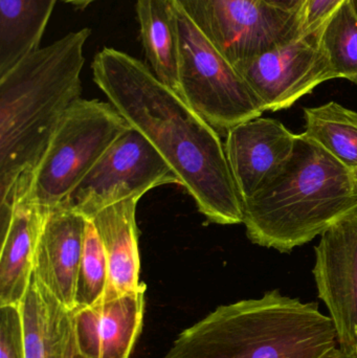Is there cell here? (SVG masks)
Listing matches in <instances>:
<instances>
[{"label":"cell","instance_id":"obj_10","mask_svg":"<svg viewBox=\"0 0 357 358\" xmlns=\"http://www.w3.org/2000/svg\"><path fill=\"white\" fill-rule=\"evenodd\" d=\"M314 277L340 348L357 355V210L321 236Z\"/></svg>","mask_w":357,"mask_h":358},{"label":"cell","instance_id":"obj_23","mask_svg":"<svg viewBox=\"0 0 357 358\" xmlns=\"http://www.w3.org/2000/svg\"><path fill=\"white\" fill-rule=\"evenodd\" d=\"M347 0H308L302 15V34H319L333 13Z\"/></svg>","mask_w":357,"mask_h":358},{"label":"cell","instance_id":"obj_14","mask_svg":"<svg viewBox=\"0 0 357 358\" xmlns=\"http://www.w3.org/2000/svg\"><path fill=\"white\" fill-rule=\"evenodd\" d=\"M140 197L122 200L103 208L92 218L102 241L108 263V285L103 299L115 298L138 292L144 287L140 282V261L136 213Z\"/></svg>","mask_w":357,"mask_h":358},{"label":"cell","instance_id":"obj_25","mask_svg":"<svg viewBox=\"0 0 357 358\" xmlns=\"http://www.w3.org/2000/svg\"><path fill=\"white\" fill-rule=\"evenodd\" d=\"M63 358H87L84 357L81 352H80L79 348H78L77 343H75V336H73V329H71V330H69L68 338H67L66 345H65L64 355Z\"/></svg>","mask_w":357,"mask_h":358},{"label":"cell","instance_id":"obj_5","mask_svg":"<svg viewBox=\"0 0 357 358\" xmlns=\"http://www.w3.org/2000/svg\"><path fill=\"white\" fill-rule=\"evenodd\" d=\"M131 128L110 102L78 100L59 123L22 192L42 208L60 206L105 151Z\"/></svg>","mask_w":357,"mask_h":358},{"label":"cell","instance_id":"obj_21","mask_svg":"<svg viewBox=\"0 0 357 358\" xmlns=\"http://www.w3.org/2000/svg\"><path fill=\"white\" fill-rule=\"evenodd\" d=\"M108 285V263L102 241L92 221L86 227L75 288V307H87L104 298Z\"/></svg>","mask_w":357,"mask_h":358},{"label":"cell","instance_id":"obj_7","mask_svg":"<svg viewBox=\"0 0 357 358\" xmlns=\"http://www.w3.org/2000/svg\"><path fill=\"white\" fill-rule=\"evenodd\" d=\"M236 66L302 34V17L264 0H170Z\"/></svg>","mask_w":357,"mask_h":358},{"label":"cell","instance_id":"obj_19","mask_svg":"<svg viewBox=\"0 0 357 358\" xmlns=\"http://www.w3.org/2000/svg\"><path fill=\"white\" fill-rule=\"evenodd\" d=\"M305 132L349 170L357 168V113L337 102L304 109Z\"/></svg>","mask_w":357,"mask_h":358},{"label":"cell","instance_id":"obj_22","mask_svg":"<svg viewBox=\"0 0 357 358\" xmlns=\"http://www.w3.org/2000/svg\"><path fill=\"white\" fill-rule=\"evenodd\" d=\"M0 358H23L19 306L0 307Z\"/></svg>","mask_w":357,"mask_h":358},{"label":"cell","instance_id":"obj_3","mask_svg":"<svg viewBox=\"0 0 357 358\" xmlns=\"http://www.w3.org/2000/svg\"><path fill=\"white\" fill-rule=\"evenodd\" d=\"M337 344L318 303L276 289L217 307L180 332L163 358H324Z\"/></svg>","mask_w":357,"mask_h":358},{"label":"cell","instance_id":"obj_17","mask_svg":"<svg viewBox=\"0 0 357 358\" xmlns=\"http://www.w3.org/2000/svg\"><path fill=\"white\" fill-rule=\"evenodd\" d=\"M136 14L153 73L180 94V31L175 8L170 0H136Z\"/></svg>","mask_w":357,"mask_h":358},{"label":"cell","instance_id":"obj_18","mask_svg":"<svg viewBox=\"0 0 357 358\" xmlns=\"http://www.w3.org/2000/svg\"><path fill=\"white\" fill-rule=\"evenodd\" d=\"M58 0H0V77L39 48Z\"/></svg>","mask_w":357,"mask_h":358},{"label":"cell","instance_id":"obj_4","mask_svg":"<svg viewBox=\"0 0 357 358\" xmlns=\"http://www.w3.org/2000/svg\"><path fill=\"white\" fill-rule=\"evenodd\" d=\"M356 210L351 170L302 134L278 176L243 201V224L254 244L291 252Z\"/></svg>","mask_w":357,"mask_h":358},{"label":"cell","instance_id":"obj_16","mask_svg":"<svg viewBox=\"0 0 357 358\" xmlns=\"http://www.w3.org/2000/svg\"><path fill=\"white\" fill-rule=\"evenodd\" d=\"M23 358H63L71 330V313L31 277L19 305Z\"/></svg>","mask_w":357,"mask_h":358},{"label":"cell","instance_id":"obj_13","mask_svg":"<svg viewBox=\"0 0 357 358\" xmlns=\"http://www.w3.org/2000/svg\"><path fill=\"white\" fill-rule=\"evenodd\" d=\"M146 288L69 310L73 336L84 357L130 358L143 329Z\"/></svg>","mask_w":357,"mask_h":358},{"label":"cell","instance_id":"obj_29","mask_svg":"<svg viewBox=\"0 0 357 358\" xmlns=\"http://www.w3.org/2000/svg\"><path fill=\"white\" fill-rule=\"evenodd\" d=\"M352 6H354V12H356L357 16V0H351Z\"/></svg>","mask_w":357,"mask_h":358},{"label":"cell","instance_id":"obj_27","mask_svg":"<svg viewBox=\"0 0 357 358\" xmlns=\"http://www.w3.org/2000/svg\"><path fill=\"white\" fill-rule=\"evenodd\" d=\"M65 3L73 4V6H81V8H85L88 4L92 3V2L96 1V0H62Z\"/></svg>","mask_w":357,"mask_h":358},{"label":"cell","instance_id":"obj_15","mask_svg":"<svg viewBox=\"0 0 357 358\" xmlns=\"http://www.w3.org/2000/svg\"><path fill=\"white\" fill-rule=\"evenodd\" d=\"M43 210L19 194L8 221L1 225L0 307L19 306L29 289Z\"/></svg>","mask_w":357,"mask_h":358},{"label":"cell","instance_id":"obj_20","mask_svg":"<svg viewBox=\"0 0 357 358\" xmlns=\"http://www.w3.org/2000/svg\"><path fill=\"white\" fill-rule=\"evenodd\" d=\"M320 43L335 79L357 83V16L351 0L342 4L320 31Z\"/></svg>","mask_w":357,"mask_h":358},{"label":"cell","instance_id":"obj_24","mask_svg":"<svg viewBox=\"0 0 357 358\" xmlns=\"http://www.w3.org/2000/svg\"><path fill=\"white\" fill-rule=\"evenodd\" d=\"M264 1L283 12L299 15L302 17L308 0H264Z\"/></svg>","mask_w":357,"mask_h":358},{"label":"cell","instance_id":"obj_12","mask_svg":"<svg viewBox=\"0 0 357 358\" xmlns=\"http://www.w3.org/2000/svg\"><path fill=\"white\" fill-rule=\"evenodd\" d=\"M88 219L63 206L44 208L33 277L65 308H75V288Z\"/></svg>","mask_w":357,"mask_h":358},{"label":"cell","instance_id":"obj_1","mask_svg":"<svg viewBox=\"0 0 357 358\" xmlns=\"http://www.w3.org/2000/svg\"><path fill=\"white\" fill-rule=\"evenodd\" d=\"M109 102L140 131L209 222L243 223V202L217 130L138 59L104 48L92 65Z\"/></svg>","mask_w":357,"mask_h":358},{"label":"cell","instance_id":"obj_8","mask_svg":"<svg viewBox=\"0 0 357 358\" xmlns=\"http://www.w3.org/2000/svg\"><path fill=\"white\" fill-rule=\"evenodd\" d=\"M178 183L165 159L134 128L124 132L60 204L90 219L107 206Z\"/></svg>","mask_w":357,"mask_h":358},{"label":"cell","instance_id":"obj_11","mask_svg":"<svg viewBox=\"0 0 357 358\" xmlns=\"http://www.w3.org/2000/svg\"><path fill=\"white\" fill-rule=\"evenodd\" d=\"M297 138L270 117L243 122L226 134V157L242 202L278 176L293 155Z\"/></svg>","mask_w":357,"mask_h":358},{"label":"cell","instance_id":"obj_9","mask_svg":"<svg viewBox=\"0 0 357 358\" xmlns=\"http://www.w3.org/2000/svg\"><path fill=\"white\" fill-rule=\"evenodd\" d=\"M264 111L293 106L316 86L335 79L320 33L303 34L235 66Z\"/></svg>","mask_w":357,"mask_h":358},{"label":"cell","instance_id":"obj_28","mask_svg":"<svg viewBox=\"0 0 357 358\" xmlns=\"http://www.w3.org/2000/svg\"><path fill=\"white\" fill-rule=\"evenodd\" d=\"M352 178H354V183L357 187V168L356 169L351 170Z\"/></svg>","mask_w":357,"mask_h":358},{"label":"cell","instance_id":"obj_6","mask_svg":"<svg viewBox=\"0 0 357 358\" xmlns=\"http://www.w3.org/2000/svg\"><path fill=\"white\" fill-rule=\"evenodd\" d=\"M175 10L180 96L217 131L228 134L235 126L261 117V102L234 65L180 10Z\"/></svg>","mask_w":357,"mask_h":358},{"label":"cell","instance_id":"obj_2","mask_svg":"<svg viewBox=\"0 0 357 358\" xmlns=\"http://www.w3.org/2000/svg\"><path fill=\"white\" fill-rule=\"evenodd\" d=\"M88 27L33 50L0 77V213L6 222L15 196L31 173L66 111L81 99Z\"/></svg>","mask_w":357,"mask_h":358},{"label":"cell","instance_id":"obj_26","mask_svg":"<svg viewBox=\"0 0 357 358\" xmlns=\"http://www.w3.org/2000/svg\"><path fill=\"white\" fill-rule=\"evenodd\" d=\"M324 358H357L356 355L354 353L347 352L343 349H333V351L328 353Z\"/></svg>","mask_w":357,"mask_h":358}]
</instances>
